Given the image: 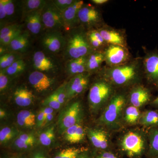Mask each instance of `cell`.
Segmentation results:
<instances>
[{"label": "cell", "mask_w": 158, "mask_h": 158, "mask_svg": "<svg viewBox=\"0 0 158 158\" xmlns=\"http://www.w3.org/2000/svg\"><path fill=\"white\" fill-rule=\"evenodd\" d=\"M42 105L44 107H48L54 110H59L62 106L54 91L43 101Z\"/></svg>", "instance_id": "39"}, {"label": "cell", "mask_w": 158, "mask_h": 158, "mask_svg": "<svg viewBox=\"0 0 158 158\" xmlns=\"http://www.w3.org/2000/svg\"><path fill=\"white\" fill-rule=\"evenodd\" d=\"M151 97V93L148 88L137 84L133 86L128 99L131 106L138 108L150 101Z\"/></svg>", "instance_id": "17"}, {"label": "cell", "mask_w": 158, "mask_h": 158, "mask_svg": "<svg viewBox=\"0 0 158 158\" xmlns=\"http://www.w3.org/2000/svg\"><path fill=\"white\" fill-rule=\"evenodd\" d=\"M6 116V111L3 109H1L0 110V118L1 119L5 118Z\"/></svg>", "instance_id": "52"}, {"label": "cell", "mask_w": 158, "mask_h": 158, "mask_svg": "<svg viewBox=\"0 0 158 158\" xmlns=\"http://www.w3.org/2000/svg\"><path fill=\"white\" fill-rule=\"evenodd\" d=\"M13 98L15 104L21 107L31 106L34 99L33 91L27 87L20 86L15 89L13 93Z\"/></svg>", "instance_id": "23"}, {"label": "cell", "mask_w": 158, "mask_h": 158, "mask_svg": "<svg viewBox=\"0 0 158 158\" xmlns=\"http://www.w3.org/2000/svg\"><path fill=\"white\" fill-rule=\"evenodd\" d=\"M27 66V63L23 58L15 62L8 68L2 71L11 79H14L25 72Z\"/></svg>", "instance_id": "28"}, {"label": "cell", "mask_w": 158, "mask_h": 158, "mask_svg": "<svg viewBox=\"0 0 158 158\" xmlns=\"http://www.w3.org/2000/svg\"><path fill=\"white\" fill-rule=\"evenodd\" d=\"M141 116L138 108L133 106L128 107L125 112V120L129 124H135L139 121Z\"/></svg>", "instance_id": "37"}, {"label": "cell", "mask_w": 158, "mask_h": 158, "mask_svg": "<svg viewBox=\"0 0 158 158\" xmlns=\"http://www.w3.org/2000/svg\"><path fill=\"white\" fill-rule=\"evenodd\" d=\"M95 158H118L113 153L104 151L100 153Z\"/></svg>", "instance_id": "46"}, {"label": "cell", "mask_w": 158, "mask_h": 158, "mask_svg": "<svg viewBox=\"0 0 158 158\" xmlns=\"http://www.w3.org/2000/svg\"><path fill=\"white\" fill-rule=\"evenodd\" d=\"M9 52L7 50V48L6 47L2 46H0V56H2L3 55H5V54Z\"/></svg>", "instance_id": "50"}, {"label": "cell", "mask_w": 158, "mask_h": 158, "mask_svg": "<svg viewBox=\"0 0 158 158\" xmlns=\"http://www.w3.org/2000/svg\"><path fill=\"white\" fill-rule=\"evenodd\" d=\"M83 111L80 101L69 104L60 113L58 119L59 132L63 134L68 128L81 122Z\"/></svg>", "instance_id": "8"}, {"label": "cell", "mask_w": 158, "mask_h": 158, "mask_svg": "<svg viewBox=\"0 0 158 158\" xmlns=\"http://www.w3.org/2000/svg\"><path fill=\"white\" fill-rule=\"evenodd\" d=\"M105 62L103 51H94L87 57L86 70L91 74L98 73L102 68V64Z\"/></svg>", "instance_id": "22"}, {"label": "cell", "mask_w": 158, "mask_h": 158, "mask_svg": "<svg viewBox=\"0 0 158 158\" xmlns=\"http://www.w3.org/2000/svg\"><path fill=\"white\" fill-rule=\"evenodd\" d=\"M36 141V138L33 134L23 133L15 138L13 141V146L18 150L27 151L34 147Z\"/></svg>", "instance_id": "25"}, {"label": "cell", "mask_w": 158, "mask_h": 158, "mask_svg": "<svg viewBox=\"0 0 158 158\" xmlns=\"http://www.w3.org/2000/svg\"><path fill=\"white\" fill-rule=\"evenodd\" d=\"M63 134L65 140L71 144H76L84 140L86 132L81 123H79L68 128Z\"/></svg>", "instance_id": "26"}, {"label": "cell", "mask_w": 158, "mask_h": 158, "mask_svg": "<svg viewBox=\"0 0 158 158\" xmlns=\"http://www.w3.org/2000/svg\"><path fill=\"white\" fill-rule=\"evenodd\" d=\"M127 99L125 94L116 91L100 117V123L106 126H115L119 120Z\"/></svg>", "instance_id": "5"}, {"label": "cell", "mask_w": 158, "mask_h": 158, "mask_svg": "<svg viewBox=\"0 0 158 158\" xmlns=\"http://www.w3.org/2000/svg\"><path fill=\"white\" fill-rule=\"evenodd\" d=\"M85 4L81 0H76L74 4L63 12L65 25V32L80 26L78 12Z\"/></svg>", "instance_id": "19"}, {"label": "cell", "mask_w": 158, "mask_h": 158, "mask_svg": "<svg viewBox=\"0 0 158 158\" xmlns=\"http://www.w3.org/2000/svg\"><path fill=\"white\" fill-rule=\"evenodd\" d=\"M5 0L0 1V26L1 28L6 25V14L5 7Z\"/></svg>", "instance_id": "43"}, {"label": "cell", "mask_w": 158, "mask_h": 158, "mask_svg": "<svg viewBox=\"0 0 158 158\" xmlns=\"http://www.w3.org/2000/svg\"><path fill=\"white\" fill-rule=\"evenodd\" d=\"M121 146L128 156L136 157L141 156L145 150V140L139 133L131 131L123 136Z\"/></svg>", "instance_id": "12"}, {"label": "cell", "mask_w": 158, "mask_h": 158, "mask_svg": "<svg viewBox=\"0 0 158 158\" xmlns=\"http://www.w3.org/2000/svg\"><path fill=\"white\" fill-rule=\"evenodd\" d=\"M142 58L143 75L148 83L158 88V50H144Z\"/></svg>", "instance_id": "11"}, {"label": "cell", "mask_w": 158, "mask_h": 158, "mask_svg": "<svg viewBox=\"0 0 158 158\" xmlns=\"http://www.w3.org/2000/svg\"><path fill=\"white\" fill-rule=\"evenodd\" d=\"M31 158H49L47 153L42 149H37L32 153Z\"/></svg>", "instance_id": "44"}, {"label": "cell", "mask_w": 158, "mask_h": 158, "mask_svg": "<svg viewBox=\"0 0 158 158\" xmlns=\"http://www.w3.org/2000/svg\"><path fill=\"white\" fill-rule=\"evenodd\" d=\"M17 122L21 127L31 128L36 125V117L30 110H22L18 113Z\"/></svg>", "instance_id": "29"}, {"label": "cell", "mask_w": 158, "mask_h": 158, "mask_svg": "<svg viewBox=\"0 0 158 158\" xmlns=\"http://www.w3.org/2000/svg\"><path fill=\"white\" fill-rule=\"evenodd\" d=\"M19 132L13 127H5L0 131V143L1 145L8 144L19 135Z\"/></svg>", "instance_id": "33"}, {"label": "cell", "mask_w": 158, "mask_h": 158, "mask_svg": "<svg viewBox=\"0 0 158 158\" xmlns=\"http://www.w3.org/2000/svg\"><path fill=\"white\" fill-rule=\"evenodd\" d=\"M107 44H114L128 47L127 38L125 30L115 28L105 24L96 29Z\"/></svg>", "instance_id": "15"}, {"label": "cell", "mask_w": 158, "mask_h": 158, "mask_svg": "<svg viewBox=\"0 0 158 158\" xmlns=\"http://www.w3.org/2000/svg\"><path fill=\"white\" fill-rule=\"evenodd\" d=\"M40 37L42 50L51 55L62 56L66 44L65 33L62 31H45Z\"/></svg>", "instance_id": "6"}, {"label": "cell", "mask_w": 158, "mask_h": 158, "mask_svg": "<svg viewBox=\"0 0 158 158\" xmlns=\"http://www.w3.org/2000/svg\"><path fill=\"white\" fill-rule=\"evenodd\" d=\"M140 123L144 126L152 128L158 127V111L148 110L141 116L139 120Z\"/></svg>", "instance_id": "31"}, {"label": "cell", "mask_w": 158, "mask_h": 158, "mask_svg": "<svg viewBox=\"0 0 158 158\" xmlns=\"http://www.w3.org/2000/svg\"><path fill=\"white\" fill-rule=\"evenodd\" d=\"M106 66L113 67L123 65L133 59L128 47L108 44L103 51Z\"/></svg>", "instance_id": "10"}, {"label": "cell", "mask_w": 158, "mask_h": 158, "mask_svg": "<svg viewBox=\"0 0 158 158\" xmlns=\"http://www.w3.org/2000/svg\"><path fill=\"white\" fill-rule=\"evenodd\" d=\"M44 119V114L43 109L40 110L36 117V126L37 127H41Z\"/></svg>", "instance_id": "45"}, {"label": "cell", "mask_w": 158, "mask_h": 158, "mask_svg": "<svg viewBox=\"0 0 158 158\" xmlns=\"http://www.w3.org/2000/svg\"><path fill=\"white\" fill-rule=\"evenodd\" d=\"M66 82L67 81L64 82L54 91L58 101L62 106L64 104L65 102L67 101V97L65 90Z\"/></svg>", "instance_id": "41"}, {"label": "cell", "mask_w": 158, "mask_h": 158, "mask_svg": "<svg viewBox=\"0 0 158 158\" xmlns=\"http://www.w3.org/2000/svg\"><path fill=\"white\" fill-rule=\"evenodd\" d=\"M47 0H24L21 1L23 16L32 11L43 9Z\"/></svg>", "instance_id": "30"}, {"label": "cell", "mask_w": 158, "mask_h": 158, "mask_svg": "<svg viewBox=\"0 0 158 158\" xmlns=\"http://www.w3.org/2000/svg\"><path fill=\"white\" fill-rule=\"evenodd\" d=\"M149 148L148 153L151 158L158 157V127L151 129L149 134Z\"/></svg>", "instance_id": "34"}, {"label": "cell", "mask_w": 158, "mask_h": 158, "mask_svg": "<svg viewBox=\"0 0 158 158\" xmlns=\"http://www.w3.org/2000/svg\"><path fill=\"white\" fill-rule=\"evenodd\" d=\"M152 104L154 106H155L157 107H158V95L152 101Z\"/></svg>", "instance_id": "53"}, {"label": "cell", "mask_w": 158, "mask_h": 158, "mask_svg": "<svg viewBox=\"0 0 158 158\" xmlns=\"http://www.w3.org/2000/svg\"><path fill=\"white\" fill-rule=\"evenodd\" d=\"M90 2L95 4V5L101 6L109 2L110 1L109 0H91Z\"/></svg>", "instance_id": "48"}, {"label": "cell", "mask_w": 158, "mask_h": 158, "mask_svg": "<svg viewBox=\"0 0 158 158\" xmlns=\"http://www.w3.org/2000/svg\"><path fill=\"white\" fill-rule=\"evenodd\" d=\"M87 57L88 56L65 61L64 64V71L65 73L72 77L77 75L87 72Z\"/></svg>", "instance_id": "21"}, {"label": "cell", "mask_w": 158, "mask_h": 158, "mask_svg": "<svg viewBox=\"0 0 158 158\" xmlns=\"http://www.w3.org/2000/svg\"><path fill=\"white\" fill-rule=\"evenodd\" d=\"M116 87L134 86L138 84L143 75L142 58H133L123 65L110 67L105 65L98 73Z\"/></svg>", "instance_id": "1"}, {"label": "cell", "mask_w": 158, "mask_h": 158, "mask_svg": "<svg viewBox=\"0 0 158 158\" xmlns=\"http://www.w3.org/2000/svg\"><path fill=\"white\" fill-rule=\"evenodd\" d=\"M54 117V113L50 114L44 118V121L43 123L41 128L47 127L48 126L51 124V122L53 119Z\"/></svg>", "instance_id": "47"}, {"label": "cell", "mask_w": 158, "mask_h": 158, "mask_svg": "<svg viewBox=\"0 0 158 158\" xmlns=\"http://www.w3.org/2000/svg\"><path fill=\"white\" fill-rule=\"evenodd\" d=\"M88 31L81 26L65 32L66 44L62 54L66 61L88 56L94 52L88 40Z\"/></svg>", "instance_id": "2"}, {"label": "cell", "mask_w": 158, "mask_h": 158, "mask_svg": "<svg viewBox=\"0 0 158 158\" xmlns=\"http://www.w3.org/2000/svg\"><path fill=\"white\" fill-rule=\"evenodd\" d=\"M158 158V157H155V158Z\"/></svg>", "instance_id": "55"}, {"label": "cell", "mask_w": 158, "mask_h": 158, "mask_svg": "<svg viewBox=\"0 0 158 158\" xmlns=\"http://www.w3.org/2000/svg\"><path fill=\"white\" fill-rule=\"evenodd\" d=\"M12 158H27L25 156L23 155H18L16 156H15L13 157Z\"/></svg>", "instance_id": "54"}, {"label": "cell", "mask_w": 158, "mask_h": 158, "mask_svg": "<svg viewBox=\"0 0 158 158\" xmlns=\"http://www.w3.org/2000/svg\"><path fill=\"white\" fill-rule=\"evenodd\" d=\"M31 64L33 70L51 77H55L64 70V65L59 56L47 53L42 50L36 51L33 53Z\"/></svg>", "instance_id": "4"}, {"label": "cell", "mask_w": 158, "mask_h": 158, "mask_svg": "<svg viewBox=\"0 0 158 158\" xmlns=\"http://www.w3.org/2000/svg\"><path fill=\"white\" fill-rule=\"evenodd\" d=\"M98 75L99 77L91 85L88 94L89 106L94 111L108 104L116 92L115 87L109 81L98 74Z\"/></svg>", "instance_id": "3"}, {"label": "cell", "mask_w": 158, "mask_h": 158, "mask_svg": "<svg viewBox=\"0 0 158 158\" xmlns=\"http://www.w3.org/2000/svg\"><path fill=\"white\" fill-rule=\"evenodd\" d=\"M76 1V0H52L54 4L62 13L74 4Z\"/></svg>", "instance_id": "42"}, {"label": "cell", "mask_w": 158, "mask_h": 158, "mask_svg": "<svg viewBox=\"0 0 158 158\" xmlns=\"http://www.w3.org/2000/svg\"><path fill=\"white\" fill-rule=\"evenodd\" d=\"M5 9L6 14V25L11 24L19 23L17 21L20 16L23 17L21 1L5 0Z\"/></svg>", "instance_id": "20"}, {"label": "cell", "mask_w": 158, "mask_h": 158, "mask_svg": "<svg viewBox=\"0 0 158 158\" xmlns=\"http://www.w3.org/2000/svg\"><path fill=\"white\" fill-rule=\"evenodd\" d=\"M77 158H90V157L88 155V154L87 153V151H86L82 153Z\"/></svg>", "instance_id": "51"}, {"label": "cell", "mask_w": 158, "mask_h": 158, "mask_svg": "<svg viewBox=\"0 0 158 158\" xmlns=\"http://www.w3.org/2000/svg\"><path fill=\"white\" fill-rule=\"evenodd\" d=\"M87 34L89 42L94 51H103L108 45L96 29L88 31Z\"/></svg>", "instance_id": "27"}, {"label": "cell", "mask_w": 158, "mask_h": 158, "mask_svg": "<svg viewBox=\"0 0 158 158\" xmlns=\"http://www.w3.org/2000/svg\"></svg>", "instance_id": "56"}, {"label": "cell", "mask_w": 158, "mask_h": 158, "mask_svg": "<svg viewBox=\"0 0 158 158\" xmlns=\"http://www.w3.org/2000/svg\"><path fill=\"white\" fill-rule=\"evenodd\" d=\"M23 27V24L22 23L11 24L5 26L0 30V41L6 38L9 34Z\"/></svg>", "instance_id": "38"}, {"label": "cell", "mask_w": 158, "mask_h": 158, "mask_svg": "<svg viewBox=\"0 0 158 158\" xmlns=\"http://www.w3.org/2000/svg\"><path fill=\"white\" fill-rule=\"evenodd\" d=\"M43 110L44 112V118L50 114L54 113V110L53 109L50 107H45V108L43 109Z\"/></svg>", "instance_id": "49"}, {"label": "cell", "mask_w": 158, "mask_h": 158, "mask_svg": "<svg viewBox=\"0 0 158 158\" xmlns=\"http://www.w3.org/2000/svg\"><path fill=\"white\" fill-rule=\"evenodd\" d=\"M23 55L17 53L9 52L0 56V70L6 69L19 59H23Z\"/></svg>", "instance_id": "32"}, {"label": "cell", "mask_w": 158, "mask_h": 158, "mask_svg": "<svg viewBox=\"0 0 158 158\" xmlns=\"http://www.w3.org/2000/svg\"><path fill=\"white\" fill-rule=\"evenodd\" d=\"M28 80L33 90L38 94L48 93L53 89L56 83L55 77L35 70L29 74Z\"/></svg>", "instance_id": "13"}, {"label": "cell", "mask_w": 158, "mask_h": 158, "mask_svg": "<svg viewBox=\"0 0 158 158\" xmlns=\"http://www.w3.org/2000/svg\"><path fill=\"white\" fill-rule=\"evenodd\" d=\"M42 19L44 32L48 31H65L63 13L58 9L52 0L47 1L42 9Z\"/></svg>", "instance_id": "7"}, {"label": "cell", "mask_w": 158, "mask_h": 158, "mask_svg": "<svg viewBox=\"0 0 158 158\" xmlns=\"http://www.w3.org/2000/svg\"><path fill=\"white\" fill-rule=\"evenodd\" d=\"M87 151L84 148H69L57 152L53 158H77L82 153Z\"/></svg>", "instance_id": "35"}, {"label": "cell", "mask_w": 158, "mask_h": 158, "mask_svg": "<svg viewBox=\"0 0 158 158\" xmlns=\"http://www.w3.org/2000/svg\"><path fill=\"white\" fill-rule=\"evenodd\" d=\"M80 26L87 31L97 29L105 25L101 10L90 4H84L78 12Z\"/></svg>", "instance_id": "9"}, {"label": "cell", "mask_w": 158, "mask_h": 158, "mask_svg": "<svg viewBox=\"0 0 158 158\" xmlns=\"http://www.w3.org/2000/svg\"><path fill=\"white\" fill-rule=\"evenodd\" d=\"M91 75V74L85 72L72 77L66 82L65 90L67 101L79 96L85 92L89 86Z\"/></svg>", "instance_id": "14"}, {"label": "cell", "mask_w": 158, "mask_h": 158, "mask_svg": "<svg viewBox=\"0 0 158 158\" xmlns=\"http://www.w3.org/2000/svg\"><path fill=\"white\" fill-rule=\"evenodd\" d=\"M89 140L96 148L105 149L109 146V138L107 134L102 130L89 129L87 131Z\"/></svg>", "instance_id": "24"}, {"label": "cell", "mask_w": 158, "mask_h": 158, "mask_svg": "<svg viewBox=\"0 0 158 158\" xmlns=\"http://www.w3.org/2000/svg\"><path fill=\"white\" fill-rule=\"evenodd\" d=\"M13 79L6 74L2 70H0V92L1 94L6 92L10 88L11 82Z\"/></svg>", "instance_id": "40"}, {"label": "cell", "mask_w": 158, "mask_h": 158, "mask_svg": "<svg viewBox=\"0 0 158 158\" xmlns=\"http://www.w3.org/2000/svg\"><path fill=\"white\" fill-rule=\"evenodd\" d=\"M42 11L41 10L32 11L23 16L24 27L31 35H41L44 32V27L42 19Z\"/></svg>", "instance_id": "16"}, {"label": "cell", "mask_w": 158, "mask_h": 158, "mask_svg": "<svg viewBox=\"0 0 158 158\" xmlns=\"http://www.w3.org/2000/svg\"><path fill=\"white\" fill-rule=\"evenodd\" d=\"M31 35L27 31H23L7 47L8 52L24 55L27 52L31 46Z\"/></svg>", "instance_id": "18"}, {"label": "cell", "mask_w": 158, "mask_h": 158, "mask_svg": "<svg viewBox=\"0 0 158 158\" xmlns=\"http://www.w3.org/2000/svg\"><path fill=\"white\" fill-rule=\"evenodd\" d=\"M55 139V127L53 125L48 127L39 135L40 142L42 145L46 147L51 145Z\"/></svg>", "instance_id": "36"}]
</instances>
